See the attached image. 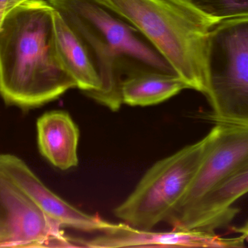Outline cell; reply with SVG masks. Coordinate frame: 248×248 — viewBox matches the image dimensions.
I'll list each match as a JSON object with an SVG mask.
<instances>
[{
    "mask_svg": "<svg viewBox=\"0 0 248 248\" xmlns=\"http://www.w3.org/2000/svg\"><path fill=\"white\" fill-rule=\"evenodd\" d=\"M76 247L122 248H242L247 239L243 236L224 238L215 231L173 230L155 231L140 230L125 223H114L113 227L96 233L87 239H73Z\"/></svg>",
    "mask_w": 248,
    "mask_h": 248,
    "instance_id": "obj_8",
    "label": "cell"
},
{
    "mask_svg": "<svg viewBox=\"0 0 248 248\" xmlns=\"http://www.w3.org/2000/svg\"><path fill=\"white\" fill-rule=\"evenodd\" d=\"M187 84L178 75L162 73H144L126 77L122 82V103L128 106L158 104L183 90Z\"/></svg>",
    "mask_w": 248,
    "mask_h": 248,
    "instance_id": "obj_13",
    "label": "cell"
},
{
    "mask_svg": "<svg viewBox=\"0 0 248 248\" xmlns=\"http://www.w3.org/2000/svg\"><path fill=\"white\" fill-rule=\"evenodd\" d=\"M217 23L232 19L248 18V0H188Z\"/></svg>",
    "mask_w": 248,
    "mask_h": 248,
    "instance_id": "obj_14",
    "label": "cell"
},
{
    "mask_svg": "<svg viewBox=\"0 0 248 248\" xmlns=\"http://www.w3.org/2000/svg\"><path fill=\"white\" fill-rule=\"evenodd\" d=\"M208 71L213 112L207 118L248 120V18L224 20L214 26Z\"/></svg>",
    "mask_w": 248,
    "mask_h": 248,
    "instance_id": "obj_5",
    "label": "cell"
},
{
    "mask_svg": "<svg viewBox=\"0 0 248 248\" xmlns=\"http://www.w3.org/2000/svg\"><path fill=\"white\" fill-rule=\"evenodd\" d=\"M0 224L13 247L76 248L62 228L49 219L0 169Z\"/></svg>",
    "mask_w": 248,
    "mask_h": 248,
    "instance_id": "obj_7",
    "label": "cell"
},
{
    "mask_svg": "<svg viewBox=\"0 0 248 248\" xmlns=\"http://www.w3.org/2000/svg\"><path fill=\"white\" fill-rule=\"evenodd\" d=\"M77 87L58 54L54 8L29 0L7 10L0 26V96L33 109Z\"/></svg>",
    "mask_w": 248,
    "mask_h": 248,
    "instance_id": "obj_1",
    "label": "cell"
},
{
    "mask_svg": "<svg viewBox=\"0 0 248 248\" xmlns=\"http://www.w3.org/2000/svg\"><path fill=\"white\" fill-rule=\"evenodd\" d=\"M248 193V163L205 195L172 228L214 231L230 223L238 210L234 203Z\"/></svg>",
    "mask_w": 248,
    "mask_h": 248,
    "instance_id": "obj_10",
    "label": "cell"
},
{
    "mask_svg": "<svg viewBox=\"0 0 248 248\" xmlns=\"http://www.w3.org/2000/svg\"><path fill=\"white\" fill-rule=\"evenodd\" d=\"M2 170L49 219L64 228L88 233L106 231L114 223L73 206L46 187L30 167L16 156L0 154Z\"/></svg>",
    "mask_w": 248,
    "mask_h": 248,
    "instance_id": "obj_9",
    "label": "cell"
},
{
    "mask_svg": "<svg viewBox=\"0 0 248 248\" xmlns=\"http://www.w3.org/2000/svg\"><path fill=\"white\" fill-rule=\"evenodd\" d=\"M211 122L214 123L230 124V125H238V126L246 127L248 128V120H230V119H221L211 118Z\"/></svg>",
    "mask_w": 248,
    "mask_h": 248,
    "instance_id": "obj_16",
    "label": "cell"
},
{
    "mask_svg": "<svg viewBox=\"0 0 248 248\" xmlns=\"http://www.w3.org/2000/svg\"><path fill=\"white\" fill-rule=\"evenodd\" d=\"M0 247H13L11 236L1 224H0Z\"/></svg>",
    "mask_w": 248,
    "mask_h": 248,
    "instance_id": "obj_15",
    "label": "cell"
},
{
    "mask_svg": "<svg viewBox=\"0 0 248 248\" xmlns=\"http://www.w3.org/2000/svg\"><path fill=\"white\" fill-rule=\"evenodd\" d=\"M27 1H29V0H9L8 4H7V11L10 10V9L13 8L15 6L18 5V4ZM6 13H7V12H6Z\"/></svg>",
    "mask_w": 248,
    "mask_h": 248,
    "instance_id": "obj_19",
    "label": "cell"
},
{
    "mask_svg": "<svg viewBox=\"0 0 248 248\" xmlns=\"http://www.w3.org/2000/svg\"><path fill=\"white\" fill-rule=\"evenodd\" d=\"M9 0H0V26L7 12Z\"/></svg>",
    "mask_w": 248,
    "mask_h": 248,
    "instance_id": "obj_17",
    "label": "cell"
},
{
    "mask_svg": "<svg viewBox=\"0 0 248 248\" xmlns=\"http://www.w3.org/2000/svg\"><path fill=\"white\" fill-rule=\"evenodd\" d=\"M138 29L189 89L211 98V31L217 24L188 0H99Z\"/></svg>",
    "mask_w": 248,
    "mask_h": 248,
    "instance_id": "obj_3",
    "label": "cell"
},
{
    "mask_svg": "<svg viewBox=\"0 0 248 248\" xmlns=\"http://www.w3.org/2000/svg\"><path fill=\"white\" fill-rule=\"evenodd\" d=\"M84 42L100 76L91 98L111 111L123 104L122 82L144 73L177 75L160 52L129 22L99 0H46Z\"/></svg>",
    "mask_w": 248,
    "mask_h": 248,
    "instance_id": "obj_2",
    "label": "cell"
},
{
    "mask_svg": "<svg viewBox=\"0 0 248 248\" xmlns=\"http://www.w3.org/2000/svg\"><path fill=\"white\" fill-rule=\"evenodd\" d=\"M234 231L240 235H243V237H246V239H248V222L245 224L244 225L240 227H237V228L234 229Z\"/></svg>",
    "mask_w": 248,
    "mask_h": 248,
    "instance_id": "obj_18",
    "label": "cell"
},
{
    "mask_svg": "<svg viewBox=\"0 0 248 248\" xmlns=\"http://www.w3.org/2000/svg\"><path fill=\"white\" fill-rule=\"evenodd\" d=\"M218 124L220 130L185 195L166 223L173 227L205 195L248 163V128Z\"/></svg>",
    "mask_w": 248,
    "mask_h": 248,
    "instance_id": "obj_6",
    "label": "cell"
},
{
    "mask_svg": "<svg viewBox=\"0 0 248 248\" xmlns=\"http://www.w3.org/2000/svg\"><path fill=\"white\" fill-rule=\"evenodd\" d=\"M219 130L220 125L215 124L198 142L155 163L128 198L115 208V215L140 230H152L166 222L189 187Z\"/></svg>",
    "mask_w": 248,
    "mask_h": 248,
    "instance_id": "obj_4",
    "label": "cell"
},
{
    "mask_svg": "<svg viewBox=\"0 0 248 248\" xmlns=\"http://www.w3.org/2000/svg\"><path fill=\"white\" fill-rule=\"evenodd\" d=\"M36 128L39 151L50 164L62 170L78 165L79 131L67 112L44 114L38 119Z\"/></svg>",
    "mask_w": 248,
    "mask_h": 248,
    "instance_id": "obj_11",
    "label": "cell"
},
{
    "mask_svg": "<svg viewBox=\"0 0 248 248\" xmlns=\"http://www.w3.org/2000/svg\"><path fill=\"white\" fill-rule=\"evenodd\" d=\"M54 25L58 54L77 88L93 97L101 86L93 57L79 36L54 10Z\"/></svg>",
    "mask_w": 248,
    "mask_h": 248,
    "instance_id": "obj_12",
    "label": "cell"
}]
</instances>
